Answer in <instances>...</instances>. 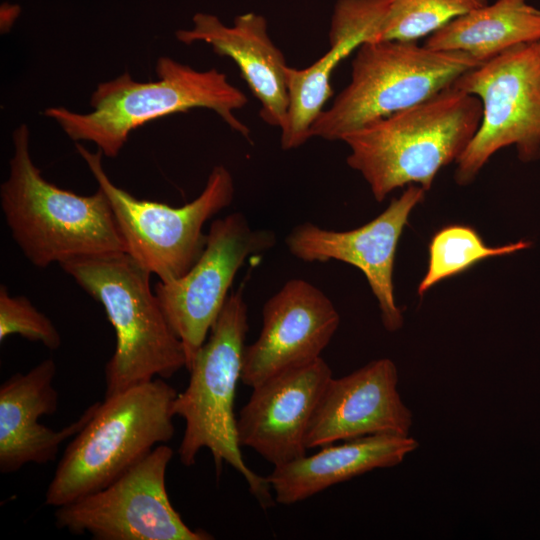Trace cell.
Listing matches in <instances>:
<instances>
[{"mask_svg": "<svg viewBox=\"0 0 540 540\" xmlns=\"http://www.w3.org/2000/svg\"><path fill=\"white\" fill-rule=\"evenodd\" d=\"M537 40L540 9L526 0H496L445 24L424 45L465 52L482 64L513 46Z\"/></svg>", "mask_w": 540, "mask_h": 540, "instance_id": "20", "label": "cell"}, {"mask_svg": "<svg viewBox=\"0 0 540 540\" xmlns=\"http://www.w3.org/2000/svg\"><path fill=\"white\" fill-rule=\"evenodd\" d=\"M56 364L48 358L26 373H16L0 386V472L14 473L29 463L47 464L60 445L74 437L93 417L95 402L73 423L60 430L38 420L58 407L54 387Z\"/></svg>", "mask_w": 540, "mask_h": 540, "instance_id": "16", "label": "cell"}, {"mask_svg": "<svg viewBox=\"0 0 540 540\" xmlns=\"http://www.w3.org/2000/svg\"><path fill=\"white\" fill-rule=\"evenodd\" d=\"M156 81L138 82L128 72L102 82L91 95L89 113L50 107L43 114L54 120L75 142H93L103 156L116 158L130 133L144 124L174 113L207 108L226 124L249 138L250 130L235 117L247 96L226 74L212 68L198 71L170 57L158 58Z\"/></svg>", "mask_w": 540, "mask_h": 540, "instance_id": "2", "label": "cell"}, {"mask_svg": "<svg viewBox=\"0 0 540 540\" xmlns=\"http://www.w3.org/2000/svg\"><path fill=\"white\" fill-rule=\"evenodd\" d=\"M340 324L333 302L312 283L288 280L264 304L258 338L245 347L241 381L253 388L321 357Z\"/></svg>", "mask_w": 540, "mask_h": 540, "instance_id": "13", "label": "cell"}, {"mask_svg": "<svg viewBox=\"0 0 540 540\" xmlns=\"http://www.w3.org/2000/svg\"><path fill=\"white\" fill-rule=\"evenodd\" d=\"M75 146L110 202L126 252L163 283L184 276L205 248V223L233 200L230 171L224 165L214 166L199 196L172 207L138 199L119 188L103 168L101 151L91 152L78 142Z\"/></svg>", "mask_w": 540, "mask_h": 540, "instance_id": "8", "label": "cell"}, {"mask_svg": "<svg viewBox=\"0 0 540 540\" xmlns=\"http://www.w3.org/2000/svg\"><path fill=\"white\" fill-rule=\"evenodd\" d=\"M173 454L160 444L108 486L57 507V527L97 540L212 539L188 527L169 500L165 476Z\"/></svg>", "mask_w": 540, "mask_h": 540, "instance_id": "10", "label": "cell"}, {"mask_svg": "<svg viewBox=\"0 0 540 540\" xmlns=\"http://www.w3.org/2000/svg\"><path fill=\"white\" fill-rule=\"evenodd\" d=\"M12 141L0 205L12 239L34 266L46 268L78 256L126 252L101 188L83 196L48 182L32 160L26 124L14 130Z\"/></svg>", "mask_w": 540, "mask_h": 540, "instance_id": "3", "label": "cell"}, {"mask_svg": "<svg viewBox=\"0 0 540 540\" xmlns=\"http://www.w3.org/2000/svg\"><path fill=\"white\" fill-rule=\"evenodd\" d=\"M487 0H391L377 41L416 42Z\"/></svg>", "mask_w": 540, "mask_h": 540, "instance_id": "22", "label": "cell"}, {"mask_svg": "<svg viewBox=\"0 0 540 540\" xmlns=\"http://www.w3.org/2000/svg\"><path fill=\"white\" fill-rule=\"evenodd\" d=\"M59 265L103 306L114 328L116 345L105 366V398L186 368L184 346L151 289V273L131 255H84Z\"/></svg>", "mask_w": 540, "mask_h": 540, "instance_id": "4", "label": "cell"}, {"mask_svg": "<svg viewBox=\"0 0 540 540\" xmlns=\"http://www.w3.org/2000/svg\"><path fill=\"white\" fill-rule=\"evenodd\" d=\"M391 0H337L329 30V49L309 67H286L288 111L281 147L291 150L311 138V127L332 95L330 78L339 63L366 42L378 40Z\"/></svg>", "mask_w": 540, "mask_h": 540, "instance_id": "17", "label": "cell"}, {"mask_svg": "<svg viewBox=\"0 0 540 540\" xmlns=\"http://www.w3.org/2000/svg\"><path fill=\"white\" fill-rule=\"evenodd\" d=\"M481 119L480 99L450 86L347 133L341 141L350 149L348 165L381 202L405 185L429 190L439 170L464 153Z\"/></svg>", "mask_w": 540, "mask_h": 540, "instance_id": "1", "label": "cell"}, {"mask_svg": "<svg viewBox=\"0 0 540 540\" xmlns=\"http://www.w3.org/2000/svg\"><path fill=\"white\" fill-rule=\"evenodd\" d=\"M176 38L186 45L206 43L216 54L231 58L260 102L262 120L270 126L283 127L289 104L285 74L288 65L272 41L262 15L247 12L227 26L215 15L197 13L192 28L178 30Z\"/></svg>", "mask_w": 540, "mask_h": 540, "instance_id": "18", "label": "cell"}, {"mask_svg": "<svg viewBox=\"0 0 540 540\" xmlns=\"http://www.w3.org/2000/svg\"><path fill=\"white\" fill-rule=\"evenodd\" d=\"M418 446V441L410 435L353 438L274 466L267 481L275 501L291 505L371 470L396 466Z\"/></svg>", "mask_w": 540, "mask_h": 540, "instance_id": "19", "label": "cell"}, {"mask_svg": "<svg viewBox=\"0 0 540 540\" xmlns=\"http://www.w3.org/2000/svg\"><path fill=\"white\" fill-rule=\"evenodd\" d=\"M424 194L422 187L409 185L376 218L352 230H329L312 222L298 224L285 239L287 248L304 262L337 260L358 268L378 301L384 328L397 331L403 325V316L394 297L396 249L410 213L423 201Z\"/></svg>", "mask_w": 540, "mask_h": 540, "instance_id": "12", "label": "cell"}, {"mask_svg": "<svg viewBox=\"0 0 540 540\" xmlns=\"http://www.w3.org/2000/svg\"><path fill=\"white\" fill-rule=\"evenodd\" d=\"M528 246V242L521 240L492 247L473 227L461 224L445 226L433 235L429 243L428 267L419 283L418 294L423 295L437 283L470 269L486 258L513 254Z\"/></svg>", "mask_w": 540, "mask_h": 540, "instance_id": "21", "label": "cell"}, {"mask_svg": "<svg viewBox=\"0 0 540 540\" xmlns=\"http://www.w3.org/2000/svg\"><path fill=\"white\" fill-rule=\"evenodd\" d=\"M11 335H20L40 342L51 350L61 345V335L53 322L36 309L23 295H10L6 285L0 286V341Z\"/></svg>", "mask_w": 540, "mask_h": 540, "instance_id": "23", "label": "cell"}, {"mask_svg": "<svg viewBox=\"0 0 540 540\" xmlns=\"http://www.w3.org/2000/svg\"><path fill=\"white\" fill-rule=\"evenodd\" d=\"M275 243L274 232L253 229L244 214L233 212L212 221L202 254L184 276L156 284L165 317L184 346L186 368L205 343L245 260Z\"/></svg>", "mask_w": 540, "mask_h": 540, "instance_id": "11", "label": "cell"}, {"mask_svg": "<svg viewBox=\"0 0 540 540\" xmlns=\"http://www.w3.org/2000/svg\"><path fill=\"white\" fill-rule=\"evenodd\" d=\"M178 392L163 378L106 397L68 444L45 505L60 507L108 486L175 433Z\"/></svg>", "mask_w": 540, "mask_h": 540, "instance_id": "6", "label": "cell"}, {"mask_svg": "<svg viewBox=\"0 0 540 540\" xmlns=\"http://www.w3.org/2000/svg\"><path fill=\"white\" fill-rule=\"evenodd\" d=\"M398 381L389 358L332 377L310 422L307 449L375 434L410 435L413 414L400 396Z\"/></svg>", "mask_w": 540, "mask_h": 540, "instance_id": "15", "label": "cell"}, {"mask_svg": "<svg viewBox=\"0 0 540 540\" xmlns=\"http://www.w3.org/2000/svg\"><path fill=\"white\" fill-rule=\"evenodd\" d=\"M480 64L465 52L416 42H366L352 61L350 82L315 120L311 138L341 141L369 122L427 100Z\"/></svg>", "mask_w": 540, "mask_h": 540, "instance_id": "7", "label": "cell"}, {"mask_svg": "<svg viewBox=\"0 0 540 540\" xmlns=\"http://www.w3.org/2000/svg\"><path fill=\"white\" fill-rule=\"evenodd\" d=\"M332 377L320 357L253 387L236 421L240 446L253 449L273 466L305 456L310 422Z\"/></svg>", "mask_w": 540, "mask_h": 540, "instance_id": "14", "label": "cell"}, {"mask_svg": "<svg viewBox=\"0 0 540 540\" xmlns=\"http://www.w3.org/2000/svg\"><path fill=\"white\" fill-rule=\"evenodd\" d=\"M451 86L482 103L480 126L456 162L458 184L472 182L490 157L509 145L523 161L540 159V40L503 51Z\"/></svg>", "mask_w": 540, "mask_h": 540, "instance_id": "9", "label": "cell"}, {"mask_svg": "<svg viewBox=\"0 0 540 540\" xmlns=\"http://www.w3.org/2000/svg\"><path fill=\"white\" fill-rule=\"evenodd\" d=\"M248 332V307L242 289L229 294L209 338L187 368V387L178 393L173 414L185 421L178 448L184 466H192L199 451L207 448L217 471L223 463L232 466L248 484L263 508L273 503L267 478L245 463L237 437L234 399L241 380L245 339Z\"/></svg>", "mask_w": 540, "mask_h": 540, "instance_id": "5", "label": "cell"}]
</instances>
